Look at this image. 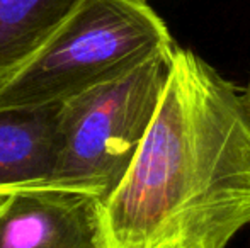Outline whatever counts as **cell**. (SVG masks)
<instances>
[{
    "label": "cell",
    "instance_id": "6da1fadb",
    "mask_svg": "<svg viewBox=\"0 0 250 248\" xmlns=\"http://www.w3.org/2000/svg\"><path fill=\"white\" fill-rule=\"evenodd\" d=\"M247 225L245 94L177 46L148 131L102 204V248H227Z\"/></svg>",
    "mask_w": 250,
    "mask_h": 248
},
{
    "label": "cell",
    "instance_id": "7a4b0ae2",
    "mask_svg": "<svg viewBox=\"0 0 250 248\" xmlns=\"http://www.w3.org/2000/svg\"><path fill=\"white\" fill-rule=\"evenodd\" d=\"M174 44L143 0H80L44 46L0 83V107L65 102Z\"/></svg>",
    "mask_w": 250,
    "mask_h": 248
},
{
    "label": "cell",
    "instance_id": "3957f363",
    "mask_svg": "<svg viewBox=\"0 0 250 248\" xmlns=\"http://www.w3.org/2000/svg\"><path fill=\"white\" fill-rule=\"evenodd\" d=\"M177 44L62 107V152L48 187L90 194L104 204L128 172L160 104Z\"/></svg>",
    "mask_w": 250,
    "mask_h": 248
},
{
    "label": "cell",
    "instance_id": "277c9868",
    "mask_svg": "<svg viewBox=\"0 0 250 248\" xmlns=\"http://www.w3.org/2000/svg\"><path fill=\"white\" fill-rule=\"evenodd\" d=\"M0 248H102V204L60 187L0 197Z\"/></svg>",
    "mask_w": 250,
    "mask_h": 248
},
{
    "label": "cell",
    "instance_id": "5b68a950",
    "mask_svg": "<svg viewBox=\"0 0 250 248\" xmlns=\"http://www.w3.org/2000/svg\"><path fill=\"white\" fill-rule=\"evenodd\" d=\"M62 107H0V197L50 186L62 152Z\"/></svg>",
    "mask_w": 250,
    "mask_h": 248
},
{
    "label": "cell",
    "instance_id": "8992f818",
    "mask_svg": "<svg viewBox=\"0 0 250 248\" xmlns=\"http://www.w3.org/2000/svg\"><path fill=\"white\" fill-rule=\"evenodd\" d=\"M80 0H0V83L26 65Z\"/></svg>",
    "mask_w": 250,
    "mask_h": 248
},
{
    "label": "cell",
    "instance_id": "52a82bcc",
    "mask_svg": "<svg viewBox=\"0 0 250 248\" xmlns=\"http://www.w3.org/2000/svg\"><path fill=\"white\" fill-rule=\"evenodd\" d=\"M245 102H247V107H249V114H250V85L247 87V90H245Z\"/></svg>",
    "mask_w": 250,
    "mask_h": 248
},
{
    "label": "cell",
    "instance_id": "ba28073f",
    "mask_svg": "<svg viewBox=\"0 0 250 248\" xmlns=\"http://www.w3.org/2000/svg\"><path fill=\"white\" fill-rule=\"evenodd\" d=\"M143 2H146V0H143Z\"/></svg>",
    "mask_w": 250,
    "mask_h": 248
}]
</instances>
